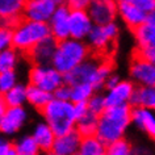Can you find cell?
<instances>
[{
  "label": "cell",
  "instance_id": "cell-41",
  "mask_svg": "<svg viewBox=\"0 0 155 155\" xmlns=\"http://www.w3.org/2000/svg\"><path fill=\"white\" fill-rule=\"evenodd\" d=\"M120 82H121V79L118 78V75L112 74V75L107 79V82H105V88H107V90H110V88H113V87L117 86Z\"/></svg>",
  "mask_w": 155,
  "mask_h": 155
},
{
  "label": "cell",
  "instance_id": "cell-44",
  "mask_svg": "<svg viewBox=\"0 0 155 155\" xmlns=\"http://www.w3.org/2000/svg\"><path fill=\"white\" fill-rule=\"evenodd\" d=\"M53 2L57 4H63V3H66V0H53Z\"/></svg>",
  "mask_w": 155,
  "mask_h": 155
},
{
  "label": "cell",
  "instance_id": "cell-5",
  "mask_svg": "<svg viewBox=\"0 0 155 155\" xmlns=\"http://www.w3.org/2000/svg\"><path fill=\"white\" fill-rule=\"evenodd\" d=\"M45 121L54 130L55 135H63L75 130L76 117L72 101H63L53 97V100L41 110Z\"/></svg>",
  "mask_w": 155,
  "mask_h": 155
},
{
  "label": "cell",
  "instance_id": "cell-27",
  "mask_svg": "<svg viewBox=\"0 0 155 155\" xmlns=\"http://www.w3.org/2000/svg\"><path fill=\"white\" fill-rule=\"evenodd\" d=\"M18 155H40L41 149L34 141L33 135H22L15 142Z\"/></svg>",
  "mask_w": 155,
  "mask_h": 155
},
{
  "label": "cell",
  "instance_id": "cell-7",
  "mask_svg": "<svg viewBox=\"0 0 155 155\" xmlns=\"http://www.w3.org/2000/svg\"><path fill=\"white\" fill-rule=\"evenodd\" d=\"M29 83L54 94L62 84H64V75L53 64H33L29 71Z\"/></svg>",
  "mask_w": 155,
  "mask_h": 155
},
{
  "label": "cell",
  "instance_id": "cell-19",
  "mask_svg": "<svg viewBox=\"0 0 155 155\" xmlns=\"http://www.w3.org/2000/svg\"><path fill=\"white\" fill-rule=\"evenodd\" d=\"M131 121L139 130L145 131L149 137L155 139V110L142 107H133Z\"/></svg>",
  "mask_w": 155,
  "mask_h": 155
},
{
  "label": "cell",
  "instance_id": "cell-26",
  "mask_svg": "<svg viewBox=\"0 0 155 155\" xmlns=\"http://www.w3.org/2000/svg\"><path fill=\"white\" fill-rule=\"evenodd\" d=\"M108 145H105L101 139H99L96 135L94 137L83 138L82 145L79 149V155H107Z\"/></svg>",
  "mask_w": 155,
  "mask_h": 155
},
{
  "label": "cell",
  "instance_id": "cell-32",
  "mask_svg": "<svg viewBox=\"0 0 155 155\" xmlns=\"http://www.w3.org/2000/svg\"><path fill=\"white\" fill-rule=\"evenodd\" d=\"M16 84H17V74L15 72V70L0 72V92L2 94L9 91Z\"/></svg>",
  "mask_w": 155,
  "mask_h": 155
},
{
  "label": "cell",
  "instance_id": "cell-10",
  "mask_svg": "<svg viewBox=\"0 0 155 155\" xmlns=\"http://www.w3.org/2000/svg\"><path fill=\"white\" fill-rule=\"evenodd\" d=\"M28 120V112L24 107H7L0 112V129L4 135L16 134Z\"/></svg>",
  "mask_w": 155,
  "mask_h": 155
},
{
  "label": "cell",
  "instance_id": "cell-24",
  "mask_svg": "<svg viewBox=\"0 0 155 155\" xmlns=\"http://www.w3.org/2000/svg\"><path fill=\"white\" fill-rule=\"evenodd\" d=\"M97 125H99V116L88 110L83 117L76 120L75 130L82 135V138L94 137V135H96V131H97Z\"/></svg>",
  "mask_w": 155,
  "mask_h": 155
},
{
  "label": "cell",
  "instance_id": "cell-21",
  "mask_svg": "<svg viewBox=\"0 0 155 155\" xmlns=\"http://www.w3.org/2000/svg\"><path fill=\"white\" fill-rule=\"evenodd\" d=\"M130 105L155 110V86H138L133 94Z\"/></svg>",
  "mask_w": 155,
  "mask_h": 155
},
{
  "label": "cell",
  "instance_id": "cell-8",
  "mask_svg": "<svg viewBox=\"0 0 155 155\" xmlns=\"http://www.w3.org/2000/svg\"><path fill=\"white\" fill-rule=\"evenodd\" d=\"M129 72L131 80L138 86H155V64L143 58L137 50L131 55Z\"/></svg>",
  "mask_w": 155,
  "mask_h": 155
},
{
  "label": "cell",
  "instance_id": "cell-34",
  "mask_svg": "<svg viewBox=\"0 0 155 155\" xmlns=\"http://www.w3.org/2000/svg\"><path fill=\"white\" fill-rule=\"evenodd\" d=\"M71 91L72 88L71 86H68L67 83L62 84V86L58 88V90L54 92L53 96L58 100H63V101H71Z\"/></svg>",
  "mask_w": 155,
  "mask_h": 155
},
{
  "label": "cell",
  "instance_id": "cell-22",
  "mask_svg": "<svg viewBox=\"0 0 155 155\" xmlns=\"http://www.w3.org/2000/svg\"><path fill=\"white\" fill-rule=\"evenodd\" d=\"M28 101V86L17 83L9 91L2 94V103L7 107H22L24 103Z\"/></svg>",
  "mask_w": 155,
  "mask_h": 155
},
{
  "label": "cell",
  "instance_id": "cell-18",
  "mask_svg": "<svg viewBox=\"0 0 155 155\" xmlns=\"http://www.w3.org/2000/svg\"><path fill=\"white\" fill-rule=\"evenodd\" d=\"M135 88L137 87L130 80H121L116 87L110 88V90H107V95H105L107 105L113 107V105L130 104Z\"/></svg>",
  "mask_w": 155,
  "mask_h": 155
},
{
  "label": "cell",
  "instance_id": "cell-17",
  "mask_svg": "<svg viewBox=\"0 0 155 155\" xmlns=\"http://www.w3.org/2000/svg\"><path fill=\"white\" fill-rule=\"evenodd\" d=\"M82 141V135L76 130L68 131L63 135H57L51 151L55 155H75L79 153Z\"/></svg>",
  "mask_w": 155,
  "mask_h": 155
},
{
  "label": "cell",
  "instance_id": "cell-29",
  "mask_svg": "<svg viewBox=\"0 0 155 155\" xmlns=\"http://www.w3.org/2000/svg\"><path fill=\"white\" fill-rule=\"evenodd\" d=\"M17 63H18V51L16 49L11 48L2 50V53H0V72L15 70Z\"/></svg>",
  "mask_w": 155,
  "mask_h": 155
},
{
  "label": "cell",
  "instance_id": "cell-45",
  "mask_svg": "<svg viewBox=\"0 0 155 155\" xmlns=\"http://www.w3.org/2000/svg\"><path fill=\"white\" fill-rule=\"evenodd\" d=\"M75 155H79V154H75Z\"/></svg>",
  "mask_w": 155,
  "mask_h": 155
},
{
  "label": "cell",
  "instance_id": "cell-15",
  "mask_svg": "<svg viewBox=\"0 0 155 155\" xmlns=\"http://www.w3.org/2000/svg\"><path fill=\"white\" fill-rule=\"evenodd\" d=\"M118 15L127 28L131 30H134L143 22H146L147 16H149V13L138 8L129 0H118Z\"/></svg>",
  "mask_w": 155,
  "mask_h": 155
},
{
  "label": "cell",
  "instance_id": "cell-20",
  "mask_svg": "<svg viewBox=\"0 0 155 155\" xmlns=\"http://www.w3.org/2000/svg\"><path fill=\"white\" fill-rule=\"evenodd\" d=\"M32 135H33L34 141L37 142L38 147L41 149V151H51L57 135L48 122L45 121V122L37 124Z\"/></svg>",
  "mask_w": 155,
  "mask_h": 155
},
{
  "label": "cell",
  "instance_id": "cell-12",
  "mask_svg": "<svg viewBox=\"0 0 155 155\" xmlns=\"http://www.w3.org/2000/svg\"><path fill=\"white\" fill-rule=\"evenodd\" d=\"M70 12H71V8L66 3L58 4L53 17L49 21L51 36L58 42L64 41L71 37L70 36Z\"/></svg>",
  "mask_w": 155,
  "mask_h": 155
},
{
  "label": "cell",
  "instance_id": "cell-28",
  "mask_svg": "<svg viewBox=\"0 0 155 155\" xmlns=\"http://www.w3.org/2000/svg\"><path fill=\"white\" fill-rule=\"evenodd\" d=\"M71 91V101L72 103H87L92 97V95L96 94L95 87L90 83H82L72 86Z\"/></svg>",
  "mask_w": 155,
  "mask_h": 155
},
{
  "label": "cell",
  "instance_id": "cell-36",
  "mask_svg": "<svg viewBox=\"0 0 155 155\" xmlns=\"http://www.w3.org/2000/svg\"><path fill=\"white\" fill-rule=\"evenodd\" d=\"M0 155H18L15 143H11L7 139H2L0 142Z\"/></svg>",
  "mask_w": 155,
  "mask_h": 155
},
{
  "label": "cell",
  "instance_id": "cell-23",
  "mask_svg": "<svg viewBox=\"0 0 155 155\" xmlns=\"http://www.w3.org/2000/svg\"><path fill=\"white\" fill-rule=\"evenodd\" d=\"M138 48H155V24L150 21L143 22L133 30Z\"/></svg>",
  "mask_w": 155,
  "mask_h": 155
},
{
  "label": "cell",
  "instance_id": "cell-31",
  "mask_svg": "<svg viewBox=\"0 0 155 155\" xmlns=\"http://www.w3.org/2000/svg\"><path fill=\"white\" fill-rule=\"evenodd\" d=\"M88 104V109L92 113L100 116L103 113L104 110L107 109V100H105V95H101L99 94V92H96V94L92 95V97L87 101Z\"/></svg>",
  "mask_w": 155,
  "mask_h": 155
},
{
  "label": "cell",
  "instance_id": "cell-25",
  "mask_svg": "<svg viewBox=\"0 0 155 155\" xmlns=\"http://www.w3.org/2000/svg\"><path fill=\"white\" fill-rule=\"evenodd\" d=\"M53 97H54L53 94L42 90L40 87H36L33 84L28 86V103L40 112L51 101Z\"/></svg>",
  "mask_w": 155,
  "mask_h": 155
},
{
  "label": "cell",
  "instance_id": "cell-42",
  "mask_svg": "<svg viewBox=\"0 0 155 155\" xmlns=\"http://www.w3.org/2000/svg\"><path fill=\"white\" fill-rule=\"evenodd\" d=\"M147 21L153 22V24H155V9L153 11V12L149 13V16H147Z\"/></svg>",
  "mask_w": 155,
  "mask_h": 155
},
{
  "label": "cell",
  "instance_id": "cell-38",
  "mask_svg": "<svg viewBox=\"0 0 155 155\" xmlns=\"http://www.w3.org/2000/svg\"><path fill=\"white\" fill-rule=\"evenodd\" d=\"M90 3L91 0H66V4L71 9H87Z\"/></svg>",
  "mask_w": 155,
  "mask_h": 155
},
{
  "label": "cell",
  "instance_id": "cell-33",
  "mask_svg": "<svg viewBox=\"0 0 155 155\" xmlns=\"http://www.w3.org/2000/svg\"><path fill=\"white\" fill-rule=\"evenodd\" d=\"M13 48V29L8 26H2L0 29V49L5 50Z\"/></svg>",
  "mask_w": 155,
  "mask_h": 155
},
{
  "label": "cell",
  "instance_id": "cell-9",
  "mask_svg": "<svg viewBox=\"0 0 155 155\" xmlns=\"http://www.w3.org/2000/svg\"><path fill=\"white\" fill-rule=\"evenodd\" d=\"M87 11L95 25L114 22L118 15V0H91Z\"/></svg>",
  "mask_w": 155,
  "mask_h": 155
},
{
  "label": "cell",
  "instance_id": "cell-30",
  "mask_svg": "<svg viewBox=\"0 0 155 155\" xmlns=\"http://www.w3.org/2000/svg\"><path fill=\"white\" fill-rule=\"evenodd\" d=\"M131 150H133V145L125 138H122L108 145L107 155H131Z\"/></svg>",
  "mask_w": 155,
  "mask_h": 155
},
{
  "label": "cell",
  "instance_id": "cell-43",
  "mask_svg": "<svg viewBox=\"0 0 155 155\" xmlns=\"http://www.w3.org/2000/svg\"><path fill=\"white\" fill-rule=\"evenodd\" d=\"M40 155H55V154H54L53 151H44V153L40 154Z\"/></svg>",
  "mask_w": 155,
  "mask_h": 155
},
{
  "label": "cell",
  "instance_id": "cell-11",
  "mask_svg": "<svg viewBox=\"0 0 155 155\" xmlns=\"http://www.w3.org/2000/svg\"><path fill=\"white\" fill-rule=\"evenodd\" d=\"M58 4L53 0H26L22 17L26 20L49 22L53 17Z\"/></svg>",
  "mask_w": 155,
  "mask_h": 155
},
{
  "label": "cell",
  "instance_id": "cell-16",
  "mask_svg": "<svg viewBox=\"0 0 155 155\" xmlns=\"http://www.w3.org/2000/svg\"><path fill=\"white\" fill-rule=\"evenodd\" d=\"M25 3L26 0H0L2 26H8L13 29L22 18Z\"/></svg>",
  "mask_w": 155,
  "mask_h": 155
},
{
  "label": "cell",
  "instance_id": "cell-6",
  "mask_svg": "<svg viewBox=\"0 0 155 155\" xmlns=\"http://www.w3.org/2000/svg\"><path fill=\"white\" fill-rule=\"evenodd\" d=\"M118 33L120 30L116 22H109V24L104 25H94L86 41L94 54L112 58L114 53L116 44H117Z\"/></svg>",
  "mask_w": 155,
  "mask_h": 155
},
{
  "label": "cell",
  "instance_id": "cell-4",
  "mask_svg": "<svg viewBox=\"0 0 155 155\" xmlns=\"http://www.w3.org/2000/svg\"><path fill=\"white\" fill-rule=\"evenodd\" d=\"M50 36L49 22L32 21L22 17L13 28V49L26 55L37 44Z\"/></svg>",
  "mask_w": 155,
  "mask_h": 155
},
{
  "label": "cell",
  "instance_id": "cell-14",
  "mask_svg": "<svg viewBox=\"0 0 155 155\" xmlns=\"http://www.w3.org/2000/svg\"><path fill=\"white\" fill-rule=\"evenodd\" d=\"M58 48V41L53 36L42 40L30 51L26 54V58L33 64H53V59Z\"/></svg>",
  "mask_w": 155,
  "mask_h": 155
},
{
  "label": "cell",
  "instance_id": "cell-35",
  "mask_svg": "<svg viewBox=\"0 0 155 155\" xmlns=\"http://www.w3.org/2000/svg\"><path fill=\"white\" fill-rule=\"evenodd\" d=\"M129 2L145 11L146 13H150L155 9V0H129Z\"/></svg>",
  "mask_w": 155,
  "mask_h": 155
},
{
  "label": "cell",
  "instance_id": "cell-39",
  "mask_svg": "<svg viewBox=\"0 0 155 155\" xmlns=\"http://www.w3.org/2000/svg\"><path fill=\"white\" fill-rule=\"evenodd\" d=\"M137 51L141 54L143 58H146L147 61L153 62L155 64V48H138Z\"/></svg>",
  "mask_w": 155,
  "mask_h": 155
},
{
  "label": "cell",
  "instance_id": "cell-13",
  "mask_svg": "<svg viewBox=\"0 0 155 155\" xmlns=\"http://www.w3.org/2000/svg\"><path fill=\"white\" fill-rule=\"evenodd\" d=\"M94 25L95 24L87 9H71L70 12V36L71 38L86 41Z\"/></svg>",
  "mask_w": 155,
  "mask_h": 155
},
{
  "label": "cell",
  "instance_id": "cell-2",
  "mask_svg": "<svg viewBox=\"0 0 155 155\" xmlns=\"http://www.w3.org/2000/svg\"><path fill=\"white\" fill-rule=\"evenodd\" d=\"M131 109L130 104L124 105L107 107V109L99 116V125L96 137L105 143L110 145L118 139H122L131 121Z\"/></svg>",
  "mask_w": 155,
  "mask_h": 155
},
{
  "label": "cell",
  "instance_id": "cell-1",
  "mask_svg": "<svg viewBox=\"0 0 155 155\" xmlns=\"http://www.w3.org/2000/svg\"><path fill=\"white\" fill-rule=\"evenodd\" d=\"M113 74V58L103 57L99 54H94L78 67L64 75V83L68 86H76L82 83H90L95 87L96 91L105 88V82Z\"/></svg>",
  "mask_w": 155,
  "mask_h": 155
},
{
  "label": "cell",
  "instance_id": "cell-37",
  "mask_svg": "<svg viewBox=\"0 0 155 155\" xmlns=\"http://www.w3.org/2000/svg\"><path fill=\"white\" fill-rule=\"evenodd\" d=\"M131 155H155V153L150 146L145 145V143H139V145H133Z\"/></svg>",
  "mask_w": 155,
  "mask_h": 155
},
{
  "label": "cell",
  "instance_id": "cell-40",
  "mask_svg": "<svg viewBox=\"0 0 155 155\" xmlns=\"http://www.w3.org/2000/svg\"><path fill=\"white\" fill-rule=\"evenodd\" d=\"M88 109V104L87 103H74V112H75V117L76 120H79L80 117H83Z\"/></svg>",
  "mask_w": 155,
  "mask_h": 155
},
{
  "label": "cell",
  "instance_id": "cell-3",
  "mask_svg": "<svg viewBox=\"0 0 155 155\" xmlns=\"http://www.w3.org/2000/svg\"><path fill=\"white\" fill-rule=\"evenodd\" d=\"M91 55V49L87 42L67 38L58 42V48L53 59V66L63 75L72 71L82 62H84Z\"/></svg>",
  "mask_w": 155,
  "mask_h": 155
}]
</instances>
